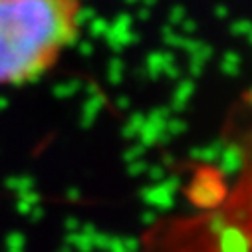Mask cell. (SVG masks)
Masks as SVG:
<instances>
[{"instance_id": "obj_1", "label": "cell", "mask_w": 252, "mask_h": 252, "mask_svg": "<svg viewBox=\"0 0 252 252\" xmlns=\"http://www.w3.org/2000/svg\"><path fill=\"white\" fill-rule=\"evenodd\" d=\"M80 0H0V88L36 82L78 38Z\"/></svg>"}]
</instances>
